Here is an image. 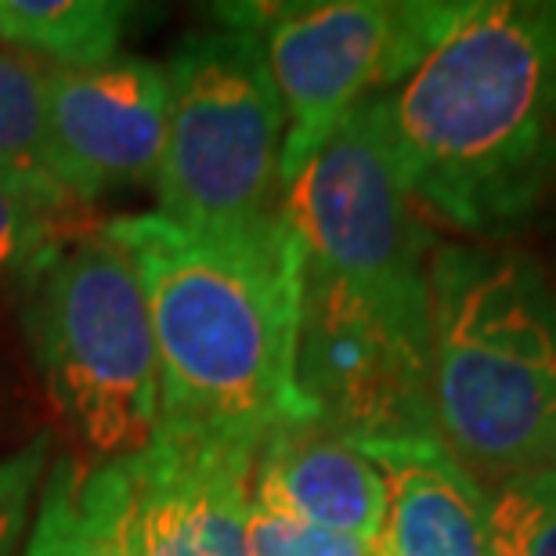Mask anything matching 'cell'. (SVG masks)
I'll return each instance as SVG.
<instances>
[{
  "instance_id": "1",
  "label": "cell",
  "mask_w": 556,
  "mask_h": 556,
  "mask_svg": "<svg viewBox=\"0 0 556 556\" xmlns=\"http://www.w3.org/2000/svg\"><path fill=\"white\" fill-rule=\"evenodd\" d=\"M383 113L419 214L473 239L525 228L556 195V0H470Z\"/></svg>"
},
{
  "instance_id": "2",
  "label": "cell",
  "mask_w": 556,
  "mask_h": 556,
  "mask_svg": "<svg viewBox=\"0 0 556 556\" xmlns=\"http://www.w3.org/2000/svg\"><path fill=\"white\" fill-rule=\"evenodd\" d=\"M130 253L160 354V422L264 444L311 419L296 387L304 250L293 225L192 231L163 214L102 225Z\"/></svg>"
},
{
  "instance_id": "3",
  "label": "cell",
  "mask_w": 556,
  "mask_h": 556,
  "mask_svg": "<svg viewBox=\"0 0 556 556\" xmlns=\"http://www.w3.org/2000/svg\"><path fill=\"white\" fill-rule=\"evenodd\" d=\"M433 433L484 492L556 470V286L495 247H433Z\"/></svg>"
},
{
  "instance_id": "4",
  "label": "cell",
  "mask_w": 556,
  "mask_h": 556,
  "mask_svg": "<svg viewBox=\"0 0 556 556\" xmlns=\"http://www.w3.org/2000/svg\"><path fill=\"white\" fill-rule=\"evenodd\" d=\"M22 282V326L80 459H135L160 430V354L130 253L105 228L80 231Z\"/></svg>"
},
{
  "instance_id": "5",
  "label": "cell",
  "mask_w": 556,
  "mask_h": 556,
  "mask_svg": "<svg viewBox=\"0 0 556 556\" xmlns=\"http://www.w3.org/2000/svg\"><path fill=\"white\" fill-rule=\"evenodd\" d=\"M155 203L192 231H253L286 220V113L250 29L188 33L170 65Z\"/></svg>"
},
{
  "instance_id": "6",
  "label": "cell",
  "mask_w": 556,
  "mask_h": 556,
  "mask_svg": "<svg viewBox=\"0 0 556 556\" xmlns=\"http://www.w3.org/2000/svg\"><path fill=\"white\" fill-rule=\"evenodd\" d=\"M470 11V0H307L228 4L217 22L250 29L286 113L282 185L369 98L394 91Z\"/></svg>"
},
{
  "instance_id": "7",
  "label": "cell",
  "mask_w": 556,
  "mask_h": 556,
  "mask_svg": "<svg viewBox=\"0 0 556 556\" xmlns=\"http://www.w3.org/2000/svg\"><path fill=\"white\" fill-rule=\"evenodd\" d=\"M304 271L362 304L430 329L433 239L397 174L383 94L358 105L286 188Z\"/></svg>"
},
{
  "instance_id": "8",
  "label": "cell",
  "mask_w": 556,
  "mask_h": 556,
  "mask_svg": "<svg viewBox=\"0 0 556 556\" xmlns=\"http://www.w3.org/2000/svg\"><path fill=\"white\" fill-rule=\"evenodd\" d=\"M170 84L149 59L98 70L43 65V116L59 181L87 210L130 185H152L166 141Z\"/></svg>"
},
{
  "instance_id": "9",
  "label": "cell",
  "mask_w": 556,
  "mask_h": 556,
  "mask_svg": "<svg viewBox=\"0 0 556 556\" xmlns=\"http://www.w3.org/2000/svg\"><path fill=\"white\" fill-rule=\"evenodd\" d=\"M261 444L160 422L135 455L130 556H250Z\"/></svg>"
},
{
  "instance_id": "10",
  "label": "cell",
  "mask_w": 556,
  "mask_h": 556,
  "mask_svg": "<svg viewBox=\"0 0 556 556\" xmlns=\"http://www.w3.org/2000/svg\"><path fill=\"white\" fill-rule=\"evenodd\" d=\"M253 503L380 549L391 488L362 444L311 416L264 438L253 463Z\"/></svg>"
},
{
  "instance_id": "11",
  "label": "cell",
  "mask_w": 556,
  "mask_h": 556,
  "mask_svg": "<svg viewBox=\"0 0 556 556\" xmlns=\"http://www.w3.org/2000/svg\"><path fill=\"white\" fill-rule=\"evenodd\" d=\"M391 503L380 556H495L488 535V492L452 463L438 441L372 444Z\"/></svg>"
},
{
  "instance_id": "12",
  "label": "cell",
  "mask_w": 556,
  "mask_h": 556,
  "mask_svg": "<svg viewBox=\"0 0 556 556\" xmlns=\"http://www.w3.org/2000/svg\"><path fill=\"white\" fill-rule=\"evenodd\" d=\"M135 459L87 463L80 455L51 459L22 556H130Z\"/></svg>"
},
{
  "instance_id": "13",
  "label": "cell",
  "mask_w": 556,
  "mask_h": 556,
  "mask_svg": "<svg viewBox=\"0 0 556 556\" xmlns=\"http://www.w3.org/2000/svg\"><path fill=\"white\" fill-rule=\"evenodd\" d=\"M130 15L116 0H0V43L51 70H98L119 59Z\"/></svg>"
},
{
  "instance_id": "14",
  "label": "cell",
  "mask_w": 556,
  "mask_h": 556,
  "mask_svg": "<svg viewBox=\"0 0 556 556\" xmlns=\"http://www.w3.org/2000/svg\"><path fill=\"white\" fill-rule=\"evenodd\" d=\"M0 188L73 220L76 199L54 174L43 116V65L0 43Z\"/></svg>"
},
{
  "instance_id": "15",
  "label": "cell",
  "mask_w": 556,
  "mask_h": 556,
  "mask_svg": "<svg viewBox=\"0 0 556 556\" xmlns=\"http://www.w3.org/2000/svg\"><path fill=\"white\" fill-rule=\"evenodd\" d=\"M488 535L495 556H556V470L492 488Z\"/></svg>"
},
{
  "instance_id": "16",
  "label": "cell",
  "mask_w": 556,
  "mask_h": 556,
  "mask_svg": "<svg viewBox=\"0 0 556 556\" xmlns=\"http://www.w3.org/2000/svg\"><path fill=\"white\" fill-rule=\"evenodd\" d=\"M70 225L73 220L54 217L29 199L0 188V275L26 278L51 257L59 242L70 239Z\"/></svg>"
},
{
  "instance_id": "17",
  "label": "cell",
  "mask_w": 556,
  "mask_h": 556,
  "mask_svg": "<svg viewBox=\"0 0 556 556\" xmlns=\"http://www.w3.org/2000/svg\"><path fill=\"white\" fill-rule=\"evenodd\" d=\"M51 459L48 433H37L29 444L0 459V556H15L26 542L33 506H37Z\"/></svg>"
},
{
  "instance_id": "18",
  "label": "cell",
  "mask_w": 556,
  "mask_h": 556,
  "mask_svg": "<svg viewBox=\"0 0 556 556\" xmlns=\"http://www.w3.org/2000/svg\"><path fill=\"white\" fill-rule=\"evenodd\" d=\"M250 556H380L365 542L329 535L261 503L250 506Z\"/></svg>"
}]
</instances>
